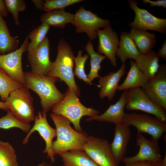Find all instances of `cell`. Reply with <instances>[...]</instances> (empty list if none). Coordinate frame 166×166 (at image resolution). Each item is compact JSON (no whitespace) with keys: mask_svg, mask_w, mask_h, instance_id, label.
<instances>
[{"mask_svg":"<svg viewBox=\"0 0 166 166\" xmlns=\"http://www.w3.org/2000/svg\"><path fill=\"white\" fill-rule=\"evenodd\" d=\"M136 141V145L139 147L137 153L132 156L125 157L122 161L125 164L143 161L161 162L162 159L158 141L151 138V140L148 139L142 133L137 131Z\"/></svg>","mask_w":166,"mask_h":166,"instance_id":"13","label":"cell"},{"mask_svg":"<svg viewBox=\"0 0 166 166\" xmlns=\"http://www.w3.org/2000/svg\"><path fill=\"white\" fill-rule=\"evenodd\" d=\"M130 34L140 53L152 50L156 43V35L154 33L132 28Z\"/></svg>","mask_w":166,"mask_h":166,"instance_id":"26","label":"cell"},{"mask_svg":"<svg viewBox=\"0 0 166 166\" xmlns=\"http://www.w3.org/2000/svg\"><path fill=\"white\" fill-rule=\"evenodd\" d=\"M0 109L7 111L8 110V108L6 105L5 102L1 101H0Z\"/></svg>","mask_w":166,"mask_h":166,"instance_id":"40","label":"cell"},{"mask_svg":"<svg viewBox=\"0 0 166 166\" xmlns=\"http://www.w3.org/2000/svg\"><path fill=\"white\" fill-rule=\"evenodd\" d=\"M82 0H45L43 10L46 12L64 9L69 6L83 1Z\"/></svg>","mask_w":166,"mask_h":166,"instance_id":"34","label":"cell"},{"mask_svg":"<svg viewBox=\"0 0 166 166\" xmlns=\"http://www.w3.org/2000/svg\"><path fill=\"white\" fill-rule=\"evenodd\" d=\"M8 11L4 0H0V14L3 17L8 16Z\"/></svg>","mask_w":166,"mask_h":166,"instance_id":"38","label":"cell"},{"mask_svg":"<svg viewBox=\"0 0 166 166\" xmlns=\"http://www.w3.org/2000/svg\"><path fill=\"white\" fill-rule=\"evenodd\" d=\"M143 2L144 3L150 4L151 7L158 6L166 8V0H159L156 1H152L150 0H143Z\"/></svg>","mask_w":166,"mask_h":166,"instance_id":"36","label":"cell"},{"mask_svg":"<svg viewBox=\"0 0 166 166\" xmlns=\"http://www.w3.org/2000/svg\"><path fill=\"white\" fill-rule=\"evenodd\" d=\"M29 89L23 85L10 92L4 102L17 119L28 124L34 121L35 116L33 99Z\"/></svg>","mask_w":166,"mask_h":166,"instance_id":"5","label":"cell"},{"mask_svg":"<svg viewBox=\"0 0 166 166\" xmlns=\"http://www.w3.org/2000/svg\"><path fill=\"white\" fill-rule=\"evenodd\" d=\"M0 166H18L14 148L9 142L1 140Z\"/></svg>","mask_w":166,"mask_h":166,"instance_id":"28","label":"cell"},{"mask_svg":"<svg viewBox=\"0 0 166 166\" xmlns=\"http://www.w3.org/2000/svg\"><path fill=\"white\" fill-rule=\"evenodd\" d=\"M49 51V40L46 36L36 48L28 52L27 58L32 73L48 76L53 63L50 59Z\"/></svg>","mask_w":166,"mask_h":166,"instance_id":"14","label":"cell"},{"mask_svg":"<svg viewBox=\"0 0 166 166\" xmlns=\"http://www.w3.org/2000/svg\"><path fill=\"white\" fill-rule=\"evenodd\" d=\"M125 63H122L120 68L116 72H111L109 74L99 77V95L101 99L107 97L109 100H112L118 89L119 83L125 73Z\"/></svg>","mask_w":166,"mask_h":166,"instance_id":"19","label":"cell"},{"mask_svg":"<svg viewBox=\"0 0 166 166\" xmlns=\"http://www.w3.org/2000/svg\"><path fill=\"white\" fill-rule=\"evenodd\" d=\"M158 56L163 58L166 60V40H165L161 47L158 49L157 53Z\"/></svg>","mask_w":166,"mask_h":166,"instance_id":"37","label":"cell"},{"mask_svg":"<svg viewBox=\"0 0 166 166\" xmlns=\"http://www.w3.org/2000/svg\"><path fill=\"white\" fill-rule=\"evenodd\" d=\"M77 96L68 88L64 94L63 99L52 108L53 113L61 115L67 119L73 125L75 130L82 132L80 121L85 116L93 117L99 114V111L92 108H88L80 101Z\"/></svg>","mask_w":166,"mask_h":166,"instance_id":"4","label":"cell"},{"mask_svg":"<svg viewBox=\"0 0 166 166\" xmlns=\"http://www.w3.org/2000/svg\"><path fill=\"white\" fill-rule=\"evenodd\" d=\"M131 136V130L129 126L124 124L122 122L115 124L114 137L110 144V147L114 159L118 166L125 157Z\"/></svg>","mask_w":166,"mask_h":166,"instance_id":"17","label":"cell"},{"mask_svg":"<svg viewBox=\"0 0 166 166\" xmlns=\"http://www.w3.org/2000/svg\"><path fill=\"white\" fill-rule=\"evenodd\" d=\"M17 36H11L6 21L0 14V55L14 51L19 48Z\"/></svg>","mask_w":166,"mask_h":166,"instance_id":"25","label":"cell"},{"mask_svg":"<svg viewBox=\"0 0 166 166\" xmlns=\"http://www.w3.org/2000/svg\"><path fill=\"white\" fill-rule=\"evenodd\" d=\"M32 1L37 9L40 10H43L44 1L32 0Z\"/></svg>","mask_w":166,"mask_h":166,"instance_id":"39","label":"cell"},{"mask_svg":"<svg viewBox=\"0 0 166 166\" xmlns=\"http://www.w3.org/2000/svg\"><path fill=\"white\" fill-rule=\"evenodd\" d=\"M50 116L56 132V139L52 144L54 155H59L72 150H83L88 136L86 133L74 129L70 125V121L61 115L52 113Z\"/></svg>","mask_w":166,"mask_h":166,"instance_id":"1","label":"cell"},{"mask_svg":"<svg viewBox=\"0 0 166 166\" xmlns=\"http://www.w3.org/2000/svg\"><path fill=\"white\" fill-rule=\"evenodd\" d=\"M130 67L127 77L123 82L119 85L117 90L126 89L140 87L142 88L148 80L137 67L135 61L131 59Z\"/></svg>","mask_w":166,"mask_h":166,"instance_id":"23","label":"cell"},{"mask_svg":"<svg viewBox=\"0 0 166 166\" xmlns=\"http://www.w3.org/2000/svg\"><path fill=\"white\" fill-rule=\"evenodd\" d=\"M128 1L129 7L135 14L133 21L129 24L130 26L142 30H151L166 34V19L157 17L147 10L139 8L136 0Z\"/></svg>","mask_w":166,"mask_h":166,"instance_id":"11","label":"cell"},{"mask_svg":"<svg viewBox=\"0 0 166 166\" xmlns=\"http://www.w3.org/2000/svg\"><path fill=\"white\" fill-rule=\"evenodd\" d=\"M159 61L157 53L152 50L140 53L135 60L137 67L148 80L154 77L158 71Z\"/></svg>","mask_w":166,"mask_h":166,"instance_id":"20","label":"cell"},{"mask_svg":"<svg viewBox=\"0 0 166 166\" xmlns=\"http://www.w3.org/2000/svg\"><path fill=\"white\" fill-rule=\"evenodd\" d=\"M125 108L129 111L140 110L151 114L160 121L166 123V110L153 102L141 87L128 90Z\"/></svg>","mask_w":166,"mask_h":166,"instance_id":"7","label":"cell"},{"mask_svg":"<svg viewBox=\"0 0 166 166\" xmlns=\"http://www.w3.org/2000/svg\"><path fill=\"white\" fill-rule=\"evenodd\" d=\"M23 85L11 78L0 68V96L3 101H6L10 92Z\"/></svg>","mask_w":166,"mask_h":166,"instance_id":"29","label":"cell"},{"mask_svg":"<svg viewBox=\"0 0 166 166\" xmlns=\"http://www.w3.org/2000/svg\"><path fill=\"white\" fill-rule=\"evenodd\" d=\"M85 49L90 58V69L87 75L88 79L91 82L95 78L100 77L98 73L101 68V63L106 57L94 50L93 45L90 41L86 44Z\"/></svg>","mask_w":166,"mask_h":166,"instance_id":"27","label":"cell"},{"mask_svg":"<svg viewBox=\"0 0 166 166\" xmlns=\"http://www.w3.org/2000/svg\"><path fill=\"white\" fill-rule=\"evenodd\" d=\"M7 10L11 13L17 26L20 24L19 13L24 11L26 8V4L23 0H4Z\"/></svg>","mask_w":166,"mask_h":166,"instance_id":"33","label":"cell"},{"mask_svg":"<svg viewBox=\"0 0 166 166\" xmlns=\"http://www.w3.org/2000/svg\"><path fill=\"white\" fill-rule=\"evenodd\" d=\"M59 155L64 166H100L83 150H70Z\"/></svg>","mask_w":166,"mask_h":166,"instance_id":"24","label":"cell"},{"mask_svg":"<svg viewBox=\"0 0 166 166\" xmlns=\"http://www.w3.org/2000/svg\"><path fill=\"white\" fill-rule=\"evenodd\" d=\"M116 53L122 63L128 59L135 60L140 54L130 33L122 32Z\"/></svg>","mask_w":166,"mask_h":166,"instance_id":"21","label":"cell"},{"mask_svg":"<svg viewBox=\"0 0 166 166\" xmlns=\"http://www.w3.org/2000/svg\"><path fill=\"white\" fill-rule=\"evenodd\" d=\"M74 56L70 45L61 39L57 45V54L48 76L59 78L64 81L70 90L77 96L80 93L79 88L75 81L73 69Z\"/></svg>","mask_w":166,"mask_h":166,"instance_id":"3","label":"cell"},{"mask_svg":"<svg viewBox=\"0 0 166 166\" xmlns=\"http://www.w3.org/2000/svg\"><path fill=\"white\" fill-rule=\"evenodd\" d=\"M89 57L88 54H85L83 55L81 50L78 51L77 56L74 58L75 68L73 73L74 75L82 80L87 84L91 85L93 84L88 79L85 69V64Z\"/></svg>","mask_w":166,"mask_h":166,"instance_id":"32","label":"cell"},{"mask_svg":"<svg viewBox=\"0 0 166 166\" xmlns=\"http://www.w3.org/2000/svg\"><path fill=\"white\" fill-rule=\"evenodd\" d=\"M83 150L100 166H118L106 139L88 136Z\"/></svg>","mask_w":166,"mask_h":166,"instance_id":"10","label":"cell"},{"mask_svg":"<svg viewBox=\"0 0 166 166\" xmlns=\"http://www.w3.org/2000/svg\"><path fill=\"white\" fill-rule=\"evenodd\" d=\"M128 89L124 90L117 101L110 105L102 114L90 117L86 119L88 121L93 120L113 123L115 124L120 122L124 116V109L126 103Z\"/></svg>","mask_w":166,"mask_h":166,"instance_id":"18","label":"cell"},{"mask_svg":"<svg viewBox=\"0 0 166 166\" xmlns=\"http://www.w3.org/2000/svg\"><path fill=\"white\" fill-rule=\"evenodd\" d=\"M46 113L39 111L38 114L35 116L34 124L27 133L22 143L26 144L32 134L35 131L38 132L45 143V146L43 152L47 154L48 158L54 163L55 155L53 150L52 144L53 139L56 136V132L55 128L52 127L49 124L47 119Z\"/></svg>","mask_w":166,"mask_h":166,"instance_id":"12","label":"cell"},{"mask_svg":"<svg viewBox=\"0 0 166 166\" xmlns=\"http://www.w3.org/2000/svg\"><path fill=\"white\" fill-rule=\"evenodd\" d=\"M74 14L66 12L64 9L54 10L42 14L40 20L42 23L49 26L63 29L65 25L72 23Z\"/></svg>","mask_w":166,"mask_h":166,"instance_id":"22","label":"cell"},{"mask_svg":"<svg viewBox=\"0 0 166 166\" xmlns=\"http://www.w3.org/2000/svg\"><path fill=\"white\" fill-rule=\"evenodd\" d=\"M30 42L26 36L21 46L10 53L0 55V68L12 79L25 85L24 72L22 65L23 53L28 50Z\"/></svg>","mask_w":166,"mask_h":166,"instance_id":"8","label":"cell"},{"mask_svg":"<svg viewBox=\"0 0 166 166\" xmlns=\"http://www.w3.org/2000/svg\"><path fill=\"white\" fill-rule=\"evenodd\" d=\"M37 166H49V165L45 162H43L39 164Z\"/></svg>","mask_w":166,"mask_h":166,"instance_id":"41","label":"cell"},{"mask_svg":"<svg viewBox=\"0 0 166 166\" xmlns=\"http://www.w3.org/2000/svg\"><path fill=\"white\" fill-rule=\"evenodd\" d=\"M155 103L166 110V65H160L155 76L141 88Z\"/></svg>","mask_w":166,"mask_h":166,"instance_id":"15","label":"cell"},{"mask_svg":"<svg viewBox=\"0 0 166 166\" xmlns=\"http://www.w3.org/2000/svg\"><path fill=\"white\" fill-rule=\"evenodd\" d=\"M121 122L135 127L137 131L148 134L151 138L158 141L166 131V123L156 117L136 112L125 113Z\"/></svg>","mask_w":166,"mask_h":166,"instance_id":"6","label":"cell"},{"mask_svg":"<svg viewBox=\"0 0 166 166\" xmlns=\"http://www.w3.org/2000/svg\"><path fill=\"white\" fill-rule=\"evenodd\" d=\"M49 29L50 26L48 25L42 23L30 32L27 36L30 41L28 46V52L35 49L43 42L46 37Z\"/></svg>","mask_w":166,"mask_h":166,"instance_id":"30","label":"cell"},{"mask_svg":"<svg viewBox=\"0 0 166 166\" xmlns=\"http://www.w3.org/2000/svg\"><path fill=\"white\" fill-rule=\"evenodd\" d=\"M24 74L25 86L38 95L42 112L47 113L63 98L64 94L58 89L55 85L57 78L39 75L31 71L24 72Z\"/></svg>","mask_w":166,"mask_h":166,"instance_id":"2","label":"cell"},{"mask_svg":"<svg viewBox=\"0 0 166 166\" xmlns=\"http://www.w3.org/2000/svg\"><path fill=\"white\" fill-rule=\"evenodd\" d=\"M161 163L150 161H138L126 164L125 166H161Z\"/></svg>","mask_w":166,"mask_h":166,"instance_id":"35","label":"cell"},{"mask_svg":"<svg viewBox=\"0 0 166 166\" xmlns=\"http://www.w3.org/2000/svg\"><path fill=\"white\" fill-rule=\"evenodd\" d=\"M12 128H17L28 133L31 128L29 124L20 121L8 110L5 115L0 118V128L7 129Z\"/></svg>","mask_w":166,"mask_h":166,"instance_id":"31","label":"cell"},{"mask_svg":"<svg viewBox=\"0 0 166 166\" xmlns=\"http://www.w3.org/2000/svg\"><path fill=\"white\" fill-rule=\"evenodd\" d=\"M97 32L99 38L97 52L103 54L110 60L112 66L116 67V55L119 42L117 34L110 25L103 29H98Z\"/></svg>","mask_w":166,"mask_h":166,"instance_id":"16","label":"cell"},{"mask_svg":"<svg viewBox=\"0 0 166 166\" xmlns=\"http://www.w3.org/2000/svg\"><path fill=\"white\" fill-rule=\"evenodd\" d=\"M72 24L75 26L77 33H85L91 40H93L97 36V30L110 25V21L100 18L96 14L81 6L74 14Z\"/></svg>","mask_w":166,"mask_h":166,"instance_id":"9","label":"cell"}]
</instances>
